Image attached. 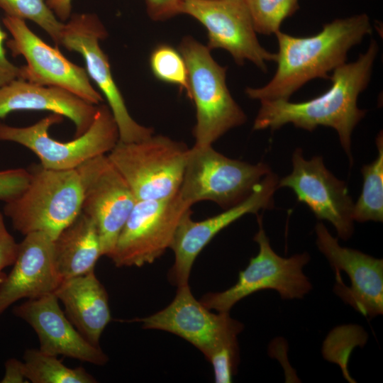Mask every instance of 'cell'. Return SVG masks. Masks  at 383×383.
I'll use <instances>...</instances> for the list:
<instances>
[{"instance_id": "1", "label": "cell", "mask_w": 383, "mask_h": 383, "mask_svg": "<svg viewBox=\"0 0 383 383\" xmlns=\"http://www.w3.org/2000/svg\"><path fill=\"white\" fill-rule=\"evenodd\" d=\"M378 50L377 43L372 40L367 51L355 62L333 70L329 77L331 87L316 98L299 103L283 99L260 101L253 129L274 131L287 123L309 131L318 126L331 127L337 131L340 144L353 162L351 135L366 113L357 107V98L370 82Z\"/></svg>"}, {"instance_id": "2", "label": "cell", "mask_w": 383, "mask_h": 383, "mask_svg": "<svg viewBox=\"0 0 383 383\" xmlns=\"http://www.w3.org/2000/svg\"><path fill=\"white\" fill-rule=\"evenodd\" d=\"M372 30L365 13L333 20L309 37H295L279 30L275 33L279 50L274 77L262 87H248L245 94L259 101L289 100L311 79L329 78L328 73L345 63L350 49Z\"/></svg>"}, {"instance_id": "3", "label": "cell", "mask_w": 383, "mask_h": 383, "mask_svg": "<svg viewBox=\"0 0 383 383\" xmlns=\"http://www.w3.org/2000/svg\"><path fill=\"white\" fill-rule=\"evenodd\" d=\"M29 171L27 187L6 203L4 213L21 234L43 232L54 240L82 212L79 175L76 169L57 170L40 165Z\"/></svg>"}, {"instance_id": "4", "label": "cell", "mask_w": 383, "mask_h": 383, "mask_svg": "<svg viewBox=\"0 0 383 383\" xmlns=\"http://www.w3.org/2000/svg\"><path fill=\"white\" fill-rule=\"evenodd\" d=\"M179 51L188 71L189 99L196 108L194 145H212L228 131L245 123L246 115L228 90L226 67L214 60L206 45L187 36Z\"/></svg>"}, {"instance_id": "5", "label": "cell", "mask_w": 383, "mask_h": 383, "mask_svg": "<svg viewBox=\"0 0 383 383\" xmlns=\"http://www.w3.org/2000/svg\"><path fill=\"white\" fill-rule=\"evenodd\" d=\"M62 120V116L52 113L26 127L0 123V141L13 142L28 148L45 168L66 170L76 169L90 159L106 155L119 140L118 128L108 105L99 104L89 128L70 141H57L50 136V126Z\"/></svg>"}, {"instance_id": "6", "label": "cell", "mask_w": 383, "mask_h": 383, "mask_svg": "<svg viewBox=\"0 0 383 383\" xmlns=\"http://www.w3.org/2000/svg\"><path fill=\"white\" fill-rule=\"evenodd\" d=\"M189 149L182 142L153 134L137 142L118 140L107 156L137 201L155 200L178 192Z\"/></svg>"}, {"instance_id": "7", "label": "cell", "mask_w": 383, "mask_h": 383, "mask_svg": "<svg viewBox=\"0 0 383 383\" xmlns=\"http://www.w3.org/2000/svg\"><path fill=\"white\" fill-rule=\"evenodd\" d=\"M271 172L267 164L231 159L212 145H194L189 149L178 193L191 206L211 201L226 209L245 199Z\"/></svg>"}, {"instance_id": "8", "label": "cell", "mask_w": 383, "mask_h": 383, "mask_svg": "<svg viewBox=\"0 0 383 383\" xmlns=\"http://www.w3.org/2000/svg\"><path fill=\"white\" fill-rule=\"evenodd\" d=\"M257 222L259 229L253 239L258 244V253L239 272L235 284L223 292L209 293L201 297L199 301L209 309L229 312L242 299L261 290H275L282 299H302L312 289L303 271L310 260L309 255L304 252L289 257L279 256L272 248L259 215Z\"/></svg>"}, {"instance_id": "9", "label": "cell", "mask_w": 383, "mask_h": 383, "mask_svg": "<svg viewBox=\"0 0 383 383\" xmlns=\"http://www.w3.org/2000/svg\"><path fill=\"white\" fill-rule=\"evenodd\" d=\"M191 207L178 192L167 199L137 201L109 258L118 267L152 263L170 248Z\"/></svg>"}, {"instance_id": "10", "label": "cell", "mask_w": 383, "mask_h": 383, "mask_svg": "<svg viewBox=\"0 0 383 383\" xmlns=\"http://www.w3.org/2000/svg\"><path fill=\"white\" fill-rule=\"evenodd\" d=\"M107 31L94 13H75L64 24L61 45L79 53L86 64V70L105 96L119 132V140L137 142L154 134L152 128L139 124L130 115L124 99L111 74L107 55L99 41Z\"/></svg>"}, {"instance_id": "11", "label": "cell", "mask_w": 383, "mask_h": 383, "mask_svg": "<svg viewBox=\"0 0 383 383\" xmlns=\"http://www.w3.org/2000/svg\"><path fill=\"white\" fill-rule=\"evenodd\" d=\"M76 170L82 190V212L94 222L102 255L109 257L137 200L107 155L90 159Z\"/></svg>"}, {"instance_id": "12", "label": "cell", "mask_w": 383, "mask_h": 383, "mask_svg": "<svg viewBox=\"0 0 383 383\" xmlns=\"http://www.w3.org/2000/svg\"><path fill=\"white\" fill-rule=\"evenodd\" d=\"M3 23L12 36L6 43L12 55H21L26 60V65L20 67V79L67 89L94 105L103 101V96L91 84L85 68L72 62L57 48L48 45L23 20L6 16Z\"/></svg>"}, {"instance_id": "13", "label": "cell", "mask_w": 383, "mask_h": 383, "mask_svg": "<svg viewBox=\"0 0 383 383\" xmlns=\"http://www.w3.org/2000/svg\"><path fill=\"white\" fill-rule=\"evenodd\" d=\"M183 13L206 28L210 50L228 51L238 65L248 60L266 72L267 62L276 60V53L260 44L245 0H187Z\"/></svg>"}, {"instance_id": "14", "label": "cell", "mask_w": 383, "mask_h": 383, "mask_svg": "<svg viewBox=\"0 0 383 383\" xmlns=\"http://www.w3.org/2000/svg\"><path fill=\"white\" fill-rule=\"evenodd\" d=\"M128 321L140 322L145 329L178 335L199 349L206 358L216 347L238 339L243 330V325L231 318L229 312L212 313L197 301L188 284L177 287L174 299L162 310Z\"/></svg>"}, {"instance_id": "15", "label": "cell", "mask_w": 383, "mask_h": 383, "mask_svg": "<svg viewBox=\"0 0 383 383\" xmlns=\"http://www.w3.org/2000/svg\"><path fill=\"white\" fill-rule=\"evenodd\" d=\"M279 181L278 176L271 172L242 201L200 221H194L192 210L189 211L181 220L170 247L174 254V262L169 271L170 282L177 287L188 284L196 258L220 231L246 214H257L262 209L272 208Z\"/></svg>"}, {"instance_id": "16", "label": "cell", "mask_w": 383, "mask_h": 383, "mask_svg": "<svg viewBox=\"0 0 383 383\" xmlns=\"http://www.w3.org/2000/svg\"><path fill=\"white\" fill-rule=\"evenodd\" d=\"M292 165V172L279 179V187L292 189L298 201L304 203L318 219L334 226L339 238H350L354 231V203L345 182L326 167L322 157L305 160L301 148L294 150Z\"/></svg>"}, {"instance_id": "17", "label": "cell", "mask_w": 383, "mask_h": 383, "mask_svg": "<svg viewBox=\"0 0 383 383\" xmlns=\"http://www.w3.org/2000/svg\"><path fill=\"white\" fill-rule=\"evenodd\" d=\"M316 245L335 274L344 272L350 286L335 274L334 292L346 304L367 318L383 313V260L343 247L322 223L315 227Z\"/></svg>"}, {"instance_id": "18", "label": "cell", "mask_w": 383, "mask_h": 383, "mask_svg": "<svg viewBox=\"0 0 383 383\" xmlns=\"http://www.w3.org/2000/svg\"><path fill=\"white\" fill-rule=\"evenodd\" d=\"M54 293L28 299L15 306L13 313L27 322L36 333L40 350L96 365L109 358L99 346L90 343L74 326L58 304Z\"/></svg>"}, {"instance_id": "19", "label": "cell", "mask_w": 383, "mask_h": 383, "mask_svg": "<svg viewBox=\"0 0 383 383\" xmlns=\"http://www.w3.org/2000/svg\"><path fill=\"white\" fill-rule=\"evenodd\" d=\"M13 265L0 288V316L19 299L54 293L61 282L54 263L53 239L45 233L26 235Z\"/></svg>"}, {"instance_id": "20", "label": "cell", "mask_w": 383, "mask_h": 383, "mask_svg": "<svg viewBox=\"0 0 383 383\" xmlns=\"http://www.w3.org/2000/svg\"><path fill=\"white\" fill-rule=\"evenodd\" d=\"M97 109L98 105L58 87L16 79L0 88V118L16 111H48L71 120L75 126L74 137L89 128Z\"/></svg>"}, {"instance_id": "21", "label": "cell", "mask_w": 383, "mask_h": 383, "mask_svg": "<svg viewBox=\"0 0 383 383\" xmlns=\"http://www.w3.org/2000/svg\"><path fill=\"white\" fill-rule=\"evenodd\" d=\"M54 294L77 331L90 343L99 346L101 333L111 316L107 292L94 271L62 280Z\"/></svg>"}, {"instance_id": "22", "label": "cell", "mask_w": 383, "mask_h": 383, "mask_svg": "<svg viewBox=\"0 0 383 383\" xmlns=\"http://www.w3.org/2000/svg\"><path fill=\"white\" fill-rule=\"evenodd\" d=\"M53 256L61 282L94 271L102 251L92 219L81 212L53 240Z\"/></svg>"}, {"instance_id": "23", "label": "cell", "mask_w": 383, "mask_h": 383, "mask_svg": "<svg viewBox=\"0 0 383 383\" xmlns=\"http://www.w3.org/2000/svg\"><path fill=\"white\" fill-rule=\"evenodd\" d=\"M378 156L361 169L363 177L362 193L353 205L352 217L358 222L383 220V138L382 132L376 138Z\"/></svg>"}, {"instance_id": "24", "label": "cell", "mask_w": 383, "mask_h": 383, "mask_svg": "<svg viewBox=\"0 0 383 383\" xmlns=\"http://www.w3.org/2000/svg\"><path fill=\"white\" fill-rule=\"evenodd\" d=\"M25 377L33 383H95L96 379L84 367L65 366L57 356L36 349L23 354Z\"/></svg>"}, {"instance_id": "25", "label": "cell", "mask_w": 383, "mask_h": 383, "mask_svg": "<svg viewBox=\"0 0 383 383\" xmlns=\"http://www.w3.org/2000/svg\"><path fill=\"white\" fill-rule=\"evenodd\" d=\"M0 9L7 16L33 21L57 45H61L65 23L57 18L45 0H0Z\"/></svg>"}, {"instance_id": "26", "label": "cell", "mask_w": 383, "mask_h": 383, "mask_svg": "<svg viewBox=\"0 0 383 383\" xmlns=\"http://www.w3.org/2000/svg\"><path fill=\"white\" fill-rule=\"evenodd\" d=\"M256 33H277L282 23L299 9V0H245Z\"/></svg>"}, {"instance_id": "27", "label": "cell", "mask_w": 383, "mask_h": 383, "mask_svg": "<svg viewBox=\"0 0 383 383\" xmlns=\"http://www.w3.org/2000/svg\"><path fill=\"white\" fill-rule=\"evenodd\" d=\"M150 65L154 76L166 83L177 85L189 98L190 88L185 61L179 51L168 45H160L152 52Z\"/></svg>"}, {"instance_id": "28", "label": "cell", "mask_w": 383, "mask_h": 383, "mask_svg": "<svg viewBox=\"0 0 383 383\" xmlns=\"http://www.w3.org/2000/svg\"><path fill=\"white\" fill-rule=\"evenodd\" d=\"M211 363L216 383H229L237 372L239 363L238 339L232 340L216 347L208 356Z\"/></svg>"}, {"instance_id": "29", "label": "cell", "mask_w": 383, "mask_h": 383, "mask_svg": "<svg viewBox=\"0 0 383 383\" xmlns=\"http://www.w3.org/2000/svg\"><path fill=\"white\" fill-rule=\"evenodd\" d=\"M30 179V171L23 168L0 171V200L6 203L18 196Z\"/></svg>"}, {"instance_id": "30", "label": "cell", "mask_w": 383, "mask_h": 383, "mask_svg": "<svg viewBox=\"0 0 383 383\" xmlns=\"http://www.w3.org/2000/svg\"><path fill=\"white\" fill-rule=\"evenodd\" d=\"M18 248L19 243L8 231L4 214L0 212V288L7 276L4 270L14 264L18 255Z\"/></svg>"}, {"instance_id": "31", "label": "cell", "mask_w": 383, "mask_h": 383, "mask_svg": "<svg viewBox=\"0 0 383 383\" xmlns=\"http://www.w3.org/2000/svg\"><path fill=\"white\" fill-rule=\"evenodd\" d=\"M187 0H145L148 16L153 21H165L179 14Z\"/></svg>"}, {"instance_id": "32", "label": "cell", "mask_w": 383, "mask_h": 383, "mask_svg": "<svg viewBox=\"0 0 383 383\" xmlns=\"http://www.w3.org/2000/svg\"><path fill=\"white\" fill-rule=\"evenodd\" d=\"M6 33L0 27V88L16 79H20V67L9 60L4 43Z\"/></svg>"}, {"instance_id": "33", "label": "cell", "mask_w": 383, "mask_h": 383, "mask_svg": "<svg viewBox=\"0 0 383 383\" xmlns=\"http://www.w3.org/2000/svg\"><path fill=\"white\" fill-rule=\"evenodd\" d=\"M24 364L16 358H10L5 362V374L1 383H22L26 381Z\"/></svg>"}, {"instance_id": "34", "label": "cell", "mask_w": 383, "mask_h": 383, "mask_svg": "<svg viewBox=\"0 0 383 383\" xmlns=\"http://www.w3.org/2000/svg\"><path fill=\"white\" fill-rule=\"evenodd\" d=\"M45 1L62 22L68 21L72 16V0H45Z\"/></svg>"}]
</instances>
